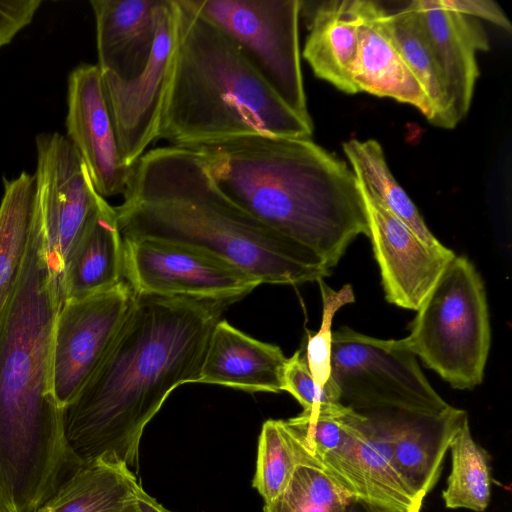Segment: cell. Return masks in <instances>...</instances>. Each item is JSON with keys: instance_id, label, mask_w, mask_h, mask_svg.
Masks as SVG:
<instances>
[{"instance_id": "cell-1", "label": "cell", "mask_w": 512, "mask_h": 512, "mask_svg": "<svg viewBox=\"0 0 512 512\" xmlns=\"http://www.w3.org/2000/svg\"><path fill=\"white\" fill-rule=\"evenodd\" d=\"M229 305L134 293L104 358L65 409L66 437L81 461L106 458L138 477L145 427L173 390L196 383L211 332Z\"/></svg>"}, {"instance_id": "cell-2", "label": "cell", "mask_w": 512, "mask_h": 512, "mask_svg": "<svg viewBox=\"0 0 512 512\" xmlns=\"http://www.w3.org/2000/svg\"><path fill=\"white\" fill-rule=\"evenodd\" d=\"M60 305L35 214L19 279L0 312V512H36L82 463L53 388Z\"/></svg>"}, {"instance_id": "cell-3", "label": "cell", "mask_w": 512, "mask_h": 512, "mask_svg": "<svg viewBox=\"0 0 512 512\" xmlns=\"http://www.w3.org/2000/svg\"><path fill=\"white\" fill-rule=\"evenodd\" d=\"M190 150L226 197L330 270L358 235H368L352 168L311 138L255 134Z\"/></svg>"}, {"instance_id": "cell-4", "label": "cell", "mask_w": 512, "mask_h": 512, "mask_svg": "<svg viewBox=\"0 0 512 512\" xmlns=\"http://www.w3.org/2000/svg\"><path fill=\"white\" fill-rule=\"evenodd\" d=\"M122 238H156L206 249L262 284L319 281L330 269L226 197L200 155L163 146L134 165L123 201L114 207Z\"/></svg>"}, {"instance_id": "cell-5", "label": "cell", "mask_w": 512, "mask_h": 512, "mask_svg": "<svg viewBox=\"0 0 512 512\" xmlns=\"http://www.w3.org/2000/svg\"><path fill=\"white\" fill-rule=\"evenodd\" d=\"M178 6L173 66L156 141L194 149L246 135L311 138L232 41L185 0Z\"/></svg>"}, {"instance_id": "cell-6", "label": "cell", "mask_w": 512, "mask_h": 512, "mask_svg": "<svg viewBox=\"0 0 512 512\" xmlns=\"http://www.w3.org/2000/svg\"><path fill=\"white\" fill-rule=\"evenodd\" d=\"M416 311L403 339L407 347L453 388L479 385L490 324L485 288L474 265L455 256Z\"/></svg>"}, {"instance_id": "cell-7", "label": "cell", "mask_w": 512, "mask_h": 512, "mask_svg": "<svg viewBox=\"0 0 512 512\" xmlns=\"http://www.w3.org/2000/svg\"><path fill=\"white\" fill-rule=\"evenodd\" d=\"M331 381L359 414H440L451 406L434 390L403 339L383 340L343 326L332 332Z\"/></svg>"}, {"instance_id": "cell-8", "label": "cell", "mask_w": 512, "mask_h": 512, "mask_svg": "<svg viewBox=\"0 0 512 512\" xmlns=\"http://www.w3.org/2000/svg\"><path fill=\"white\" fill-rule=\"evenodd\" d=\"M220 29L296 114L308 112L299 45V0H185Z\"/></svg>"}, {"instance_id": "cell-9", "label": "cell", "mask_w": 512, "mask_h": 512, "mask_svg": "<svg viewBox=\"0 0 512 512\" xmlns=\"http://www.w3.org/2000/svg\"><path fill=\"white\" fill-rule=\"evenodd\" d=\"M124 280L135 294L232 304L261 281L206 249L156 238H122Z\"/></svg>"}, {"instance_id": "cell-10", "label": "cell", "mask_w": 512, "mask_h": 512, "mask_svg": "<svg viewBox=\"0 0 512 512\" xmlns=\"http://www.w3.org/2000/svg\"><path fill=\"white\" fill-rule=\"evenodd\" d=\"M35 212L59 290L66 261L104 200L70 140L59 132L35 137Z\"/></svg>"}, {"instance_id": "cell-11", "label": "cell", "mask_w": 512, "mask_h": 512, "mask_svg": "<svg viewBox=\"0 0 512 512\" xmlns=\"http://www.w3.org/2000/svg\"><path fill=\"white\" fill-rule=\"evenodd\" d=\"M134 292L116 286L61 303L54 327L52 369L57 402L64 410L76 399L117 335Z\"/></svg>"}, {"instance_id": "cell-12", "label": "cell", "mask_w": 512, "mask_h": 512, "mask_svg": "<svg viewBox=\"0 0 512 512\" xmlns=\"http://www.w3.org/2000/svg\"><path fill=\"white\" fill-rule=\"evenodd\" d=\"M178 25L176 0H163L156 35L144 68L129 79L101 72L124 162L134 167L156 141L169 84Z\"/></svg>"}, {"instance_id": "cell-13", "label": "cell", "mask_w": 512, "mask_h": 512, "mask_svg": "<svg viewBox=\"0 0 512 512\" xmlns=\"http://www.w3.org/2000/svg\"><path fill=\"white\" fill-rule=\"evenodd\" d=\"M321 469L352 499L371 512H420L424 497L403 478L386 435L353 411L348 437L328 454Z\"/></svg>"}, {"instance_id": "cell-14", "label": "cell", "mask_w": 512, "mask_h": 512, "mask_svg": "<svg viewBox=\"0 0 512 512\" xmlns=\"http://www.w3.org/2000/svg\"><path fill=\"white\" fill-rule=\"evenodd\" d=\"M67 138L83 160L96 192L122 195L133 167L123 160L116 128L97 64L82 63L67 81Z\"/></svg>"}, {"instance_id": "cell-15", "label": "cell", "mask_w": 512, "mask_h": 512, "mask_svg": "<svg viewBox=\"0 0 512 512\" xmlns=\"http://www.w3.org/2000/svg\"><path fill=\"white\" fill-rule=\"evenodd\" d=\"M358 186L386 300L416 311L456 254L444 245L436 248L424 243L359 182Z\"/></svg>"}, {"instance_id": "cell-16", "label": "cell", "mask_w": 512, "mask_h": 512, "mask_svg": "<svg viewBox=\"0 0 512 512\" xmlns=\"http://www.w3.org/2000/svg\"><path fill=\"white\" fill-rule=\"evenodd\" d=\"M446 88L455 125L469 112L479 77L477 53L489 50L487 33L476 18L446 7L441 0H414Z\"/></svg>"}, {"instance_id": "cell-17", "label": "cell", "mask_w": 512, "mask_h": 512, "mask_svg": "<svg viewBox=\"0 0 512 512\" xmlns=\"http://www.w3.org/2000/svg\"><path fill=\"white\" fill-rule=\"evenodd\" d=\"M354 9L359 45L351 78L357 93L412 105L433 124L432 106L393 39L387 10L371 0H354Z\"/></svg>"}, {"instance_id": "cell-18", "label": "cell", "mask_w": 512, "mask_h": 512, "mask_svg": "<svg viewBox=\"0 0 512 512\" xmlns=\"http://www.w3.org/2000/svg\"><path fill=\"white\" fill-rule=\"evenodd\" d=\"M387 437L393 460L407 483L422 497L433 490L464 410L450 407L440 414L377 411L362 414Z\"/></svg>"}, {"instance_id": "cell-19", "label": "cell", "mask_w": 512, "mask_h": 512, "mask_svg": "<svg viewBox=\"0 0 512 512\" xmlns=\"http://www.w3.org/2000/svg\"><path fill=\"white\" fill-rule=\"evenodd\" d=\"M287 359L280 347L219 320L209 337L196 383L247 392L283 391Z\"/></svg>"}, {"instance_id": "cell-20", "label": "cell", "mask_w": 512, "mask_h": 512, "mask_svg": "<svg viewBox=\"0 0 512 512\" xmlns=\"http://www.w3.org/2000/svg\"><path fill=\"white\" fill-rule=\"evenodd\" d=\"M163 0H92L101 72L121 79L138 74L153 47Z\"/></svg>"}, {"instance_id": "cell-21", "label": "cell", "mask_w": 512, "mask_h": 512, "mask_svg": "<svg viewBox=\"0 0 512 512\" xmlns=\"http://www.w3.org/2000/svg\"><path fill=\"white\" fill-rule=\"evenodd\" d=\"M124 281V247L114 207L104 199L69 255L59 284L61 303Z\"/></svg>"}, {"instance_id": "cell-22", "label": "cell", "mask_w": 512, "mask_h": 512, "mask_svg": "<svg viewBox=\"0 0 512 512\" xmlns=\"http://www.w3.org/2000/svg\"><path fill=\"white\" fill-rule=\"evenodd\" d=\"M358 45L354 0L326 1L313 12L303 57L316 77L342 92L355 94L351 71Z\"/></svg>"}, {"instance_id": "cell-23", "label": "cell", "mask_w": 512, "mask_h": 512, "mask_svg": "<svg viewBox=\"0 0 512 512\" xmlns=\"http://www.w3.org/2000/svg\"><path fill=\"white\" fill-rule=\"evenodd\" d=\"M138 482L120 462L106 458L82 461L36 512H139L134 495Z\"/></svg>"}, {"instance_id": "cell-24", "label": "cell", "mask_w": 512, "mask_h": 512, "mask_svg": "<svg viewBox=\"0 0 512 512\" xmlns=\"http://www.w3.org/2000/svg\"><path fill=\"white\" fill-rule=\"evenodd\" d=\"M35 220V176L3 178L0 203V312L19 279Z\"/></svg>"}, {"instance_id": "cell-25", "label": "cell", "mask_w": 512, "mask_h": 512, "mask_svg": "<svg viewBox=\"0 0 512 512\" xmlns=\"http://www.w3.org/2000/svg\"><path fill=\"white\" fill-rule=\"evenodd\" d=\"M342 147L358 182L374 200L402 221L424 243L436 248L443 246L393 176L377 140L354 138L344 142Z\"/></svg>"}, {"instance_id": "cell-26", "label": "cell", "mask_w": 512, "mask_h": 512, "mask_svg": "<svg viewBox=\"0 0 512 512\" xmlns=\"http://www.w3.org/2000/svg\"><path fill=\"white\" fill-rule=\"evenodd\" d=\"M387 14L393 39L432 106L433 124L445 129L454 128L444 81L413 1L394 12L387 11Z\"/></svg>"}, {"instance_id": "cell-27", "label": "cell", "mask_w": 512, "mask_h": 512, "mask_svg": "<svg viewBox=\"0 0 512 512\" xmlns=\"http://www.w3.org/2000/svg\"><path fill=\"white\" fill-rule=\"evenodd\" d=\"M451 472L442 492L450 509L484 512L491 499V465L488 452L474 440L468 416L450 442Z\"/></svg>"}, {"instance_id": "cell-28", "label": "cell", "mask_w": 512, "mask_h": 512, "mask_svg": "<svg viewBox=\"0 0 512 512\" xmlns=\"http://www.w3.org/2000/svg\"><path fill=\"white\" fill-rule=\"evenodd\" d=\"M300 465L315 466L284 420L269 419L258 440L256 471L252 486L265 503L278 497Z\"/></svg>"}, {"instance_id": "cell-29", "label": "cell", "mask_w": 512, "mask_h": 512, "mask_svg": "<svg viewBox=\"0 0 512 512\" xmlns=\"http://www.w3.org/2000/svg\"><path fill=\"white\" fill-rule=\"evenodd\" d=\"M351 498L322 469L298 466L288 485L263 512H344Z\"/></svg>"}, {"instance_id": "cell-30", "label": "cell", "mask_w": 512, "mask_h": 512, "mask_svg": "<svg viewBox=\"0 0 512 512\" xmlns=\"http://www.w3.org/2000/svg\"><path fill=\"white\" fill-rule=\"evenodd\" d=\"M352 412L340 403L327 409L303 410L284 421L315 466L321 469L323 459L346 441Z\"/></svg>"}, {"instance_id": "cell-31", "label": "cell", "mask_w": 512, "mask_h": 512, "mask_svg": "<svg viewBox=\"0 0 512 512\" xmlns=\"http://www.w3.org/2000/svg\"><path fill=\"white\" fill-rule=\"evenodd\" d=\"M318 282L323 301L322 323L319 331L308 338L305 358L315 381L339 400L338 390L331 381V326L339 308L354 301V293L350 285L336 291L322 279Z\"/></svg>"}, {"instance_id": "cell-32", "label": "cell", "mask_w": 512, "mask_h": 512, "mask_svg": "<svg viewBox=\"0 0 512 512\" xmlns=\"http://www.w3.org/2000/svg\"><path fill=\"white\" fill-rule=\"evenodd\" d=\"M283 390L289 392L301 404L303 410L327 409L340 404L335 395L315 381L301 351L295 352L287 359Z\"/></svg>"}, {"instance_id": "cell-33", "label": "cell", "mask_w": 512, "mask_h": 512, "mask_svg": "<svg viewBox=\"0 0 512 512\" xmlns=\"http://www.w3.org/2000/svg\"><path fill=\"white\" fill-rule=\"evenodd\" d=\"M41 4V0H0V48L32 22Z\"/></svg>"}, {"instance_id": "cell-34", "label": "cell", "mask_w": 512, "mask_h": 512, "mask_svg": "<svg viewBox=\"0 0 512 512\" xmlns=\"http://www.w3.org/2000/svg\"><path fill=\"white\" fill-rule=\"evenodd\" d=\"M442 3L461 14L488 21L508 31L511 30V22L502 8L490 0H441Z\"/></svg>"}, {"instance_id": "cell-35", "label": "cell", "mask_w": 512, "mask_h": 512, "mask_svg": "<svg viewBox=\"0 0 512 512\" xmlns=\"http://www.w3.org/2000/svg\"><path fill=\"white\" fill-rule=\"evenodd\" d=\"M135 502L139 512H173L145 492L140 482L134 487Z\"/></svg>"}, {"instance_id": "cell-36", "label": "cell", "mask_w": 512, "mask_h": 512, "mask_svg": "<svg viewBox=\"0 0 512 512\" xmlns=\"http://www.w3.org/2000/svg\"><path fill=\"white\" fill-rule=\"evenodd\" d=\"M344 512H371L362 503L354 499H350L345 507Z\"/></svg>"}]
</instances>
